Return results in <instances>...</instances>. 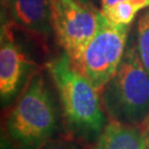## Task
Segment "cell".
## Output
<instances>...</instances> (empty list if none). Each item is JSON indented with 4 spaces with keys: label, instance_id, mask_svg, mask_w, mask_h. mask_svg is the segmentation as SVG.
Wrapping results in <instances>:
<instances>
[{
    "label": "cell",
    "instance_id": "6da1fadb",
    "mask_svg": "<svg viewBox=\"0 0 149 149\" xmlns=\"http://www.w3.org/2000/svg\"><path fill=\"white\" fill-rule=\"evenodd\" d=\"M45 68L59 95L64 135L84 145L93 144L108 123L100 92L64 51Z\"/></svg>",
    "mask_w": 149,
    "mask_h": 149
},
{
    "label": "cell",
    "instance_id": "8fae6325",
    "mask_svg": "<svg viewBox=\"0 0 149 149\" xmlns=\"http://www.w3.org/2000/svg\"><path fill=\"white\" fill-rule=\"evenodd\" d=\"M39 149H86V147L84 148V144L79 140L68 135H62L49 140Z\"/></svg>",
    "mask_w": 149,
    "mask_h": 149
},
{
    "label": "cell",
    "instance_id": "8992f818",
    "mask_svg": "<svg viewBox=\"0 0 149 149\" xmlns=\"http://www.w3.org/2000/svg\"><path fill=\"white\" fill-rule=\"evenodd\" d=\"M37 64L28 58L13 37L10 20L1 24L0 39V96L1 107L6 108L21 93L28 81L37 71Z\"/></svg>",
    "mask_w": 149,
    "mask_h": 149
},
{
    "label": "cell",
    "instance_id": "5b68a950",
    "mask_svg": "<svg viewBox=\"0 0 149 149\" xmlns=\"http://www.w3.org/2000/svg\"><path fill=\"white\" fill-rule=\"evenodd\" d=\"M50 6L54 36L75 65L95 34L100 10L82 0H50Z\"/></svg>",
    "mask_w": 149,
    "mask_h": 149
},
{
    "label": "cell",
    "instance_id": "30bf717a",
    "mask_svg": "<svg viewBox=\"0 0 149 149\" xmlns=\"http://www.w3.org/2000/svg\"><path fill=\"white\" fill-rule=\"evenodd\" d=\"M101 12L113 23L127 24V26H129L132 23L136 13H137L136 9L132 6V3L128 0L114 6V7L107 9V10L101 11Z\"/></svg>",
    "mask_w": 149,
    "mask_h": 149
},
{
    "label": "cell",
    "instance_id": "5bb4252c",
    "mask_svg": "<svg viewBox=\"0 0 149 149\" xmlns=\"http://www.w3.org/2000/svg\"><path fill=\"white\" fill-rule=\"evenodd\" d=\"M143 129V134L145 137V143H146V149H149V115L147 119L145 120L144 125L141 126Z\"/></svg>",
    "mask_w": 149,
    "mask_h": 149
},
{
    "label": "cell",
    "instance_id": "3957f363",
    "mask_svg": "<svg viewBox=\"0 0 149 149\" xmlns=\"http://www.w3.org/2000/svg\"><path fill=\"white\" fill-rule=\"evenodd\" d=\"M100 94L108 119L134 127L144 125L149 115V74L136 43L127 45L115 74Z\"/></svg>",
    "mask_w": 149,
    "mask_h": 149
},
{
    "label": "cell",
    "instance_id": "4fadbf2b",
    "mask_svg": "<svg viewBox=\"0 0 149 149\" xmlns=\"http://www.w3.org/2000/svg\"><path fill=\"white\" fill-rule=\"evenodd\" d=\"M132 6L136 9V11H139L145 8H149V0H128Z\"/></svg>",
    "mask_w": 149,
    "mask_h": 149
},
{
    "label": "cell",
    "instance_id": "9a60e30c",
    "mask_svg": "<svg viewBox=\"0 0 149 149\" xmlns=\"http://www.w3.org/2000/svg\"><path fill=\"white\" fill-rule=\"evenodd\" d=\"M1 141H2V145H1V147H3L2 149H11V148H10V146H9V145L7 144L6 141H3V140H1Z\"/></svg>",
    "mask_w": 149,
    "mask_h": 149
},
{
    "label": "cell",
    "instance_id": "9c48e42d",
    "mask_svg": "<svg viewBox=\"0 0 149 149\" xmlns=\"http://www.w3.org/2000/svg\"><path fill=\"white\" fill-rule=\"evenodd\" d=\"M136 44L140 60L149 74V9L139 18Z\"/></svg>",
    "mask_w": 149,
    "mask_h": 149
},
{
    "label": "cell",
    "instance_id": "277c9868",
    "mask_svg": "<svg viewBox=\"0 0 149 149\" xmlns=\"http://www.w3.org/2000/svg\"><path fill=\"white\" fill-rule=\"evenodd\" d=\"M129 26L111 22L100 10L94 37L75 66L101 92L115 74L127 48Z\"/></svg>",
    "mask_w": 149,
    "mask_h": 149
},
{
    "label": "cell",
    "instance_id": "e0dca14e",
    "mask_svg": "<svg viewBox=\"0 0 149 149\" xmlns=\"http://www.w3.org/2000/svg\"><path fill=\"white\" fill-rule=\"evenodd\" d=\"M7 1H8V0H1V3H2V6L5 5V3L7 2Z\"/></svg>",
    "mask_w": 149,
    "mask_h": 149
},
{
    "label": "cell",
    "instance_id": "7c38bea8",
    "mask_svg": "<svg viewBox=\"0 0 149 149\" xmlns=\"http://www.w3.org/2000/svg\"><path fill=\"white\" fill-rule=\"evenodd\" d=\"M124 1H127V0H101V9L100 10H107V9H109V8H112L118 3H122Z\"/></svg>",
    "mask_w": 149,
    "mask_h": 149
},
{
    "label": "cell",
    "instance_id": "ba28073f",
    "mask_svg": "<svg viewBox=\"0 0 149 149\" xmlns=\"http://www.w3.org/2000/svg\"><path fill=\"white\" fill-rule=\"evenodd\" d=\"M86 149H146V143L141 127L108 119L100 137Z\"/></svg>",
    "mask_w": 149,
    "mask_h": 149
},
{
    "label": "cell",
    "instance_id": "52a82bcc",
    "mask_svg": "<svg viewBox=\"0 0 149 149\" xmlns=\"http://www.w3.org/2000/svg\"><path fill=\"white\" fill-rule=\"evenodd\" d=\"M3 6L10 12L13 27L21 29L39 47L48 51L49 40L54 34L50 0H8Z\"/></svg>",
    "mask_w": 149,
    "mask_h": 149
},
{
    "label": "cell",
    "instance_id": "7a4b0ae2",
    "mask_svg": "<svg viewBox=\"0 0 149 149\" xmlns=\"http://www.w3.org/2000/svg\"><path fill=\"white\" fill-rule=\"evenodd\" d=\"M62 112L42 71L28 81L22 92L7 109L2 119V137L11 149H39L62 135Z\"/></svg>",
    "mask_w": 149,
    "mask_h": 149
},
{
    "label": "cell",
    "instance_id": "2e32d148",
    "mask_svg": "<svg viewBox=\"0 0 149 149\" xmlns=\"http://www.w3.org/2000/svg\"><path fill=\"white\" fill-rule=\"evenodd\" d=\"M82 1H84V2H86V3L93 5V6H94V2H95V0H82Z\"/></svg>",
    "mask_w": 149,
    "mask_h": 149
}]
</instances>
